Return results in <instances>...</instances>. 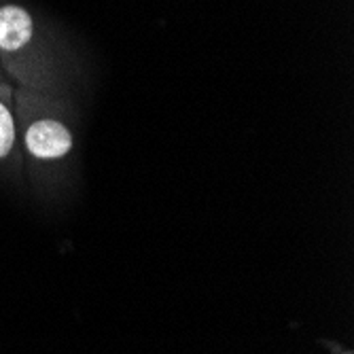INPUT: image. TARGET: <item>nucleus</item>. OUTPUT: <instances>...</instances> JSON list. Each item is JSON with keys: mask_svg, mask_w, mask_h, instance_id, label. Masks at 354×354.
I'll use <instances>...</instances> for the list:
<instances>
[{"mask_svg": "<svg viewBox=\"0 0 354 354\" xmlns=\"http://www.w3.org/2000/svg\"><path fill=\"white\" fill-rule=\"evenodd\" d=\"M35 37V21L21 7H0V49L19 51Z\"/></svg>", "mask_w": 354, "mask_h": 354, "instance_id": "2", "label": "nucleus"}, {"mask_svg": "<svg viewBox=\"0 0 354 354\" xmlns=\"http://www.w3.org/2000/svg\"><path fill=\"white\" fill-rule=\"evenodd\" d=\"M26 147L37 159H62L73 151V134L55 119H39L28 127Z\"/></svg>", "mask_w": 354, "mask_h": 354, "instance_id": "1", "label": "nucleus"}, {"mask_svg": "<svg viewBox=\"0 0 354 354\" xmlns=\"http://www.w3.org/2000/svg\"><path fill=\"white\" fill-rule=\"evenodd\" d=\"M15 145V123L11 111L0 102V159H5Z\"/></svg>", "mask_w": 354, "mask_h": 354, "instance_id": "3", "label": "nucleus"}]
</instances>
